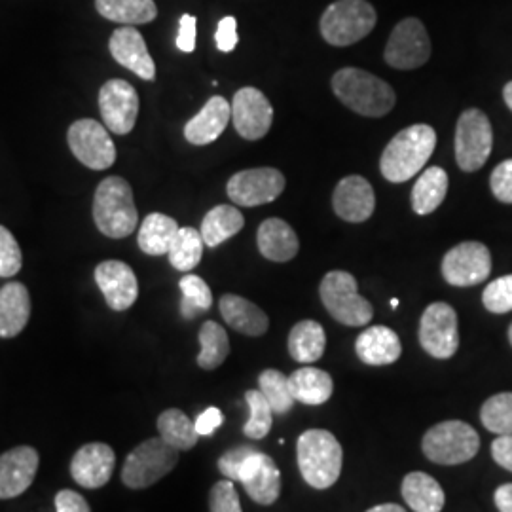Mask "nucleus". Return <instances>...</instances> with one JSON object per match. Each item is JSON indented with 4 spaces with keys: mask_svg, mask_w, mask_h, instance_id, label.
I'll return each instance as SVG.
<instances>
[{
    "mask_svg": "<svg viewBox=\"0 0 512 512\" xmlns=\"http://www.w3.org/2000/svg\"><path fill=\"white\" fill-rule=\"evenodd\" d=\"M437 147V131L416 124L399 131L385 147L380 171L389 183H406L418 175Z\"/></svg>",
    "mask_w": 512,
    "mask_h": 512,
    "instance_id": "obj_1",
    "label": "nucleus"
},
{
    "mask_svg": "<svg viewBox=\"0 0 512 512\" xmlns=\"http://www.w3.org/2000/svg\"><path fill=\"white\" fill-rule=\"evenodd\" d=\"M332 92L348 109L368 118H382L397 103V95L387 82L355 67L340 69L332 76Z\"/></svg>",
    "mask_w": 512,
    "mask_h": 512,
    "instance_id": "obj_2",
    "label": "nucleus"
},
{
    "mask_svg": "<svg viewBox=\"0 0 512 512\" xmlns=\"http://www.w3.org/2000/svg\"><path fill=\"white\" fill-rule=\"evenodd\" d=\"M296 458L300 475L315 490L334 486L342 473V444L325 429H310L302 433L296 444Z\"/></svg>",
    "mask_w": 512,
    "mask_h": 512,
    "instance_id": "obj_3",
    "label": "nucleus"
},
{
    "mask_svg": "<svg viewBox=\"0 0 512 512\" xmlns=\"http://www.w3.org/2000/svg\"><path fill=\"white\" fill-rule=\"evenodd\" d=\"M93 220L97 230L112 239L131 236L139 224L133 190L122 177H107L93 198Z\"/></svg>",
    "mask_w": 512,
    "mask_h": 512,
    "instance_id": "obj_4",
    "label": "nucleus"
},
{
    "mask_svg": "<svg viewBox=\"0 0 512 512\" xmlns=\"http://www.w3.org/2000/svg\"><path fill=\"white\" fill-rule=\"evenodd\" d=\"M376 10L366 0H336L319 21L321 35L330 46H351L368 37L376 27Z\"/></svg>",
    "mask_w": 512,
    "mask_h": 512,
    "instance_id": "obj_5",
    "label": "nucleus"
},
{
    "mask_svg": "<svg viewBox=\"0 0 512 512\" xmlns=\"http://www.w3.org/2000/svg\"><path fill=\"white\" fill-rule=\"evenodd\" d=\"M319 294L330 315L346 327H365L374 317L372 304L359 294L357 279L348 272L334 270L325 275Z\"/></svg>",
    "mask_w": 512,
    "mask_h": 512,
    "instance_id": "obj_6",
    "label": "nucleus"
},
{
    "mask_svg": "<svg viewBox=\"0 0 512 512\" xmlns=\"http://www.w3.org/2000/svg\"><path fill=\"white\" fill-rule=\"evenodd\" d=\"M421 448L425 458L433 463L461 465L478 454L480 437L465 421H442L425 433Z\"/></svg>",
    "mask_w": 512,
    "mask_h": 512,
    "instance_id": "obj_7",
    "label": "nucleus"
},
{
    "mask_svg": "<svg viewBox=\"0 0 512 512\" xmlns=\"http://www.w3.org/2000/svg\"><path fill=\"white\" fill-rule=\"evenodd\" d=\"M177 463L179 450L169 446L162 437H152L129 452L122 469V482L131 490H145L169 475Z\"/></svg>",
    "mask_w": 512,
    "mask_h": 512,
    "instance_id": "obj_8",
    "label": "nucleus"
},
{
    "mask_svg": "<svg viewBox=\"0 0 512 512\" xmlns=\"http://www.w3.org/2000/svg\"><path fill=\"white\" fill-rule=\"evenodd\" d=\"M494 147V133L488 116L478 109L465 110L456 128V160L465 173L478 171L488 162Z\"/></svg>",
    "mask_w": 512,
    "mask_h": 512,
    "instance_id": "obj_9",
    "label": "nucleus"
},
{
    "mask_svg": "<svg viewBox=\"0 0 512 512\" xmlns=\"http://www.w3.org/2000/svg\"><path fill=\"white\" fill-rule=\"evenodd\" d=\"M387 65L399 71L420 69L431 57V40L418 18H406L395 25L384 52Z\"/></svg>",
    "mask_w": 512,
    "mask_h": 512,
    "instance_id": "obj_10",
    "label": "nucleus"
},
{
    "mask_svg": "<svg viewBox=\"0 0 512 512\" xmlns=\"http://www.w3.org/2000/svg\"><path fill=\"white\" fill-rule=\"evenodd\" d=\"M67 141L74 158L93 171H105L116 162V147L109 129L97 120L82 118L74 122L67 133Z\"/></svg>",
    "mask_w": 512,
    "mask_h": 512,
    "instance_id": "obj_11",
    "label": "nucleus"
},
{
    "mask_svg": "<svg viewBox=\"0 0 512 512\" xmlns=\"http://www.w3.org/2000/svg\"><path fill=\"white\" fill-rule=\"evenodd\" d=\"M420 344L435 359H450L459 348L458 313L446 304L435 302L423 311Z\"/></svg>",
    "mask_w": 512,
    "mask_h": 512,
    "instance_id": "obj_12",
    "label": "nucleus"
},
{
    "mask_svg": "<svg viewBox=\"0 0 512 512\" xmlns=\"http://www.w3.org/2000/svg\"><path fill=\"white\" fill-rule=\"evenodd\" d=\"M492 272V255L480 241H465L450 249L442 260V275L454 287H473Z\"/></svg>",
    "mask_w": 512,
    "mask_h": 512,
    "instance_id": "obj_13",
    "label": "nucleus"
},
{
    "mask_svg": "<svg viewBox=\"0 0 512 512\" xmlns=\"http://www.w3.org/2000/svg\"><path fill=\"white\" fill-rule=\"evenodd\" d=\"M285 190V175L274 167H256L236 173L226 186L230 200L241 207L275 202Z\"/></svg>",
    "mask_w": 512,
    "mask_h": 512,
    "instance_id": "obj_14",
    "label": "nucleus"
},
{
    "mask_svg": "<svg viewBox=\"0 0 512 512\" xmlns=\"http://www.w3.org/2000/svg\"><path fill=\"white\" fill-rule=\"evenodd\" d=\"M99 109L105 128L116 135H128L139 116V95L129 82L114 78L99 90Z\"/></svg>",
    "mask_w": 512,
    "mask_h": 512,
    "instance_id": "obj_15",
    "label": "nucleus"
},
{
    "mask_svg": "<svg viewBox=\"0 0 512 512\" xmlns=\"http://www.w3.org/2000/svg\"><path fill=\"white\" fill-rule=\"evenodd\" d=\"M232 122L243 139L258 141L272 129L274 109L264 93L247 86L234 95Z\"/></svg>",
    "mask_w": 512,
    "mask_h": 512,
    "instance_id": "obj_16",
    "label": "nucleus"
},
{
    "mask_svg": "<svg viewBox=\"0 0 512 512\" xmlns=\"http://www.w3.org/2000/svg\"><path fill=\"white\" fill-rule=\"evenodd\" d=\"M95 283L105 296L110 310L126 311L139 296L137 275L126 262L105 260L95 268Z\"/></svg>",
    "mask_w": 512,
    "mask_h": 512,
    "instance_id": "obj_17",
    "label": "nucleus"
},
{
    "mask_svg": "<svg viewBox=\"0 0 512 512\" xmlns=\"http://www.w3.org/2000/svg\"><path fill=\"white\" fill-rule=\"evenodd\" d=\"M238 482L243 484L247 495L258 505H274L281 494V473L274 459L256 450L239 471Z\"/></svg>",
    "mask_w": 512,
    "mask_h": 512,
    "instance_id": "obj_18",
    "label": "nucleus"
},
{
    "mask_svg": "<svg viewBox=\"0 0 512 512\" xmlns=\"http://www.w3.org/2000/svg\"><path fill=\"white\" fill-rule=\"evenodd\" d=\"M116 465V454L109 444L90 442L84 444L71 461V476L82 488L97 490L109 484Z\"/></svg>",
    "mask_w": 512,
    "mask_h": 512,
    "instance_id": "obj_19",
    "label": "nucleus"
},
{
    "mask_svg": "<svg viewBox=\"0 0 512 512\" xmlns=\"http://www.w3.org/2000/svg\"><path fill=\"white\" fill-rule=\"evenodd\" d=\"M38 452L31 446H18L0 456V499L25 494L37 476Z\"/></svg>",
    "mask_w": 512,
    "mask_h": 512,
    "instance_id": "obj_20",
    "label": "nucleus"
},
{
    "mask_svg": "<svg viewBox=\"0 0 512 512\" xmlns=\"http://www.w3.org/2000/svg\"><path fill=\"white\" fill-rule=\"evenodd\" d=\"M110 54L124 69L152 82L156 78L154 59L148 54L147 42L135 27H118L109 40Z\"/></svg>",
    "mask_w": 512,
    "mask_h": 512,
    "instance_id": "obj_21",
    "label": "nucleus"
},
{
    "mask_svg": "<svg viewBox=\"0 0 512 512\" xmlns=\"http://www.w3.org/2000/svg\"><path fill=\"white\" fill-rule=\"evenodd\" d=\"M332 207L336 215L346 222H365L376 209L372 184L361 175H349L342 179L332 194Z\"/></svg>",
    "mask_w": 512,
    "mask_h": 512,
    "instance_id": "obj_22",
    "label": "nucleus"
},
{
    "mask_svg": "<svg viewBox=\"0 0 512 512\" xmlns=\"http://www.w3.org/2000/svg\"><path fill=\"white\" fill-rule=\"evenodd\" d=\"M230 118H232V105L224 97L215 95L184 126V139L196 147L211 145L224 133Z\"/></svg>",
    "mask_w": 512,
    "mask_h": 512,
    "instance_id": "obj_23",
    "label": "nucleus"
},
{
    "mask_svg": "<svg viewBox=\"0 0 512 512\" xmlns=\"http://www.w3.org/2000/svg\"><path fill=\"white\" fill-rule=\"evenodd\" d=\"M355 351L365 365L385 366L399 361L403 346L395 330L378 325V327L363 330L359 334L355 342Z\"/></svg>",
    "mask_w": 512,
    "mask_h": 512,
    "instance_id": "obj_24",
    "label": "nucleus"
},
{
    "mask_svg": "<svg viewBox=\"0 0 512 512\" xmlns=\"http://www.w3.org/2000/svg\"><path fill=\"white\" fill-rule=\"evenodd\" d=\"M31 317V296L23 283L12 281L0 289V338H16Z\"/></svg>",
    "mask_w": 512,
    "mask_h": 512,
    "instance_id": "obj_25",
    "label": "nucleus"
},
{
    "mask_svg": "<svg viewBox=\"0 0 512 512\" xmlns=\"http://www.w3.org/2000/svg\"><path fill=\"white\" fill-rule=\"evenodd\" d=\"M219 308L226 325L245 336H262L270 329L268 315L243 296L224 294L220 298Z\"/></svg>",
    "mask_w": 512,
    "mask_h": 512,
    "instance_id": "obj_26",
    "label": "nucleus"
},
{
    "mask_svg": "<svg viewBox=\"0 0 512 512\" xmlns=\"http://www.w3.org/2000/svg\"><path fill=\"white\" fill-rule=\"evenodd\" d=\"M256 245L260 255L272 262H289L300 251L298 236L285 220H264L256 234Z\"/></svg>",
    "mask_w": 512,
    "mask_h": 512,
    "instance_id": "obj_27",
    "label": "nucleus"
},
{
    "mask_svg": "<svg viewBox=\"0 0 512 512\" xmlns=\"http://www.w3.org/2000/svg\"><path fill=\"white\" fill-rule=\"evenodd\" d=\"M289 385H291L294 401L308 404V406L327 403L334 391V382L329 372L313 366L294 370L289 376Z\"/></svg>",
    "mask_w": 512,
    "mask_h": 512,
    "instance_id": "obj_28",
    "label": "nucleus"
},
{
    "mask_svg": "<svg viewBox=\"0 0 512 512\" xmlns=\"http://www.w3.org/2000/svg\"><path fill=\"white\" fill-rule=\"evenodd\" d=\"M401 492L406 505L414 512H440L446 503L439 482L421 471L404 476Z\"/></svg>",
    "mask_w": 512,
    "mask_h": 512,
    "instance_id": "obj_29",
    "label": "nucleus"
},
{
    "mask_svg": "<svg viewBox=\"0 0 512 512\" xmlns=\"http://www.w3.org/2000/svg\"><path fill=\"white\" fill-rule=\"evenodd\" d=\"M327 348L325 329L317 321H300L289 334V353L294 361L311 365L319 361Z\"/></svg>",
    "mask_w": 512,
    "mask_h": 512,
    "instance_id": "obj_30",
    "label": "nucleus"
},
{
    "mask_svg": "<svg viewBox=\"0 0 512 512\" xmlns=\"http://www.w3.org/2000/svg\"><path fill=\"white\" fill-rule=\"evenodd\" d=\"M448 194V175L442 167H427L412 188V209L418 215H431Z\"/></svg>",
    "mask_w": 512,
    "mask_h": 512,
    "instance_id": "obj_31",
    "label": "nucleus"
},
{
    "mask_svg": "<svg viewBox=\"0 0 512 512\" xmlns=\"http://www.w3.org/2000/svg\"><path fill=\"white\" fill-rule=\"evenodd\" d=\"M245 226V219L238 207L234 205H217L213 207L202 220L203 243L211 249L219 247L220 243L234 238Z\"/></svg>",
    "mask_w": 512,
    "mask_h": 512,
    "instance_id": "obj_32",
    "label": "nucleus"
},
{
    "mask_svg": "<svg viewBox=\"0 0 512 512\" xmlns=\"http://www.w3.org/2000/svg\"><path fill=\"white\" fill-rule=\"evenodd\" d=\"M179 230L181 228H179L177 220L167 217L164 213H150L139 228L137 243H139L141 251L147 255H167Z\"/></svg>",
    "mask_w": 512,
    "mask_h": 512,
    "instance_id": "obj_33",
    "label": "nucleus"
},
{
    "mask_svg": "<svg viewBox=\"0 0 512 512\" xmlns=\"http://www.w3.org/2000/svg\"><path fill=\"white\" fill-rule=\"evenodd\" d=\"M97 12L109 21L122 25H145L158 16L154 0H95Z\"/></svg>",
    "mask_w": 512,
    "mask_h": 512,
    "instance_id": "obj_34",
    "label": "nucleus"
},
{
    "mask_svg": "<svg viewBox=\"0 0 512 512\" xmlns=\"http://www.w3.org/2000/svg\"><path fill=\"white\" fill-rule=\"evenodd\" d=\"M158 433L169 446H173L179 452L192 450L200 439V435L196 431V423L179 408H169L160 414Z\"/></svg>",
    "mask_w": 512,
    "mask_h": 512,
    "instance_id": "obj_35",
    "label": "nucleus"
},
{
    "mask_svg": "<svg viewBox=\"0 0 512 512\" xmlns=\"http://www.w3.org/2000/svg\"><path fill=\"white\" fill-rule=\"evenodd\" d=\"M203 245L205 243H203L202 234L196 228H190V226L181 228L167 253L171 266L179 272L194 270L202 262Z\"/></svg>",
    "mask_w": 512,
    "mask_h": 512,
    "instance_id": "obj_36",
    "label": "nucleus"
},
{
    "mask_svg": "<svg viewBox=\"0 0 512 512\" xmlns=\"http://www.w3.org/2000/svg\"><path fill=\"white\" fill-rule=\"evenodd\" d=\"M200 346L202 351L198 355V365L203 370L219 368L226 357L230 355V340L224 327L215 321H205L200 329Z\"/></svg>",
    "mask_w": 512,
    "mask_h": 512,
    "instance_id": "obj_37",
    "label": "nucleus"
},
{
    "mask_svg": "<svg viewBox=\"0 0 512 512\" xmlns=\"http://www.w3.org/2000/svg\"><path fill=\"white\" fill-rule=\"evenodd\" d=\"M258 391L264 395V399L270 403L274 414L285 416L293 410L294 397L291 393V385H289V376H285L283 372L268 368L264 372H260L258 376Z\"/></svg>",
    "mask_w": 512,
    "mask_h": 512,
    "instance_id": "obj_38",
    "label": "nucleus"
},
{
    "mask_svg": "<svg viewBox=\"0 0 512 512\" xmlns=\"http://www.w3.org/2000/svg\"><path fill=\"white\" fill-rule=\"evenodd\" d=\"M183 300H181V315L184 319L192 321L198 315H202L205 311L211 310L213 306V294L209 285L203 281L200 275H184L179 281Z\"/></svg>",
    "mask_w": 512,
    "mask_h": 512,
    "instance_id": "obj_39",
    "label": "nucleus"
},
{
    "mask_svg": "<svg viewBox=\"0 0 512 512\" xmlns=\"http://www.w3.org/2000/svg\"><path fill=\"white\" fill-rule=\"evenodd\" d=\"M245 403L249 406V420L243 425V433L249 439L262 440L268 437L274 421V410L264 395L256 389L245 393Z\"/></svg>",
    "mask_w": 512,
    "mask_h": 512,
    "instance_id": "obj_40",
    "label": "nucleus"
},
{
    "mask_svg": "<svg viewBox=\"0 0 512 512\" xmlns=\"http://www.w3.org/2000/svg\"><path fill=\"white\" fill-rule=\"evenodd\" d=\"M482 425L495 435H512V393H499L480 410Z\"/></svg>",
    "mask_w": 512,
    "mask_h": 512,
    "instance_id": "obj_41",
    "label": "nucleus"
},
{
    "mask_svg": "<svg viewBox=\"0 0 512 512\" xmlns=\"http://www.w3.org/2000/svg\"><path fill=\"white\" fill-rule=\"evenodd\" d=\"M484 308L492 313L512 311V274L503 275L492 281L482 294Z\"/></svg>",
    "mask_w": 512,
    "mask_h": 512,
    "instance_id": "obj_42",
    "label": "nucleus"
},
{
    "mask_svg": "<svg viewBox=\"0 0 512 512\" xmlns=\"http://www.w3.org/2000/svg\"><path fill=\"white\" fill-rule=\"evenodd\" d=\"M23 266V255L19 249L18 239L14 238V234L0 226V277L8 279L19 274Z\"/></svg>",
    "mask_w": 512,
    "mask_h": 512,
    "instance_id": "obj_43",
    "label": "nucleus"
},
{
    "mask_svg": "<svg viewBox=\"0 0 512 512\" xmlns=\"http://www.w3.org/2000/svg\"><path fill=\"white\" fill-rule=\"evenodd\" d=\"M209 511L211 512H241L239 495L232 480H220L209 494Z\"/></svg>",
    "mask_w": 512,
    "mask_h": 512,
    "instance_id": "obj_44",
    "label": "nucleus"
},
{
    "mask_svg": "<svg viewBox=\"0 0 512 512\" xmlns=\"http://www.w3.org/2000/svg\"><path fill=\"white\" fill-rule=\"evenodd\" d=\"M256 450H258V448H255V446L241 444V446H236V448L224 452L219 458V463H217L222 476L228 478V480H232V482H238L239 471H241L243 463L247 461V458H249L251 454H255Z\"/></svg>",
    "mask_w": 512,
    "mask_h": 512,
    "instance_id": "obj_45",
    "label": "nucleus"
},
{
    "mask_svg": "<svg viewBox=\"0 0 512 512\" xmlns=\"http://www.w3.org/2000/svg\"><path fill=\"white\" fill-rule=\"evenodd\" d=\"M490 186L499 202L512 203V160H505L495 167Z\"/></svg>",
    "mask_w": 512,
    "mask_h": 512,
    "instance_id": "obj_46",
    "label": "nucleus"
},
{
    "mask_svg": "<svg viewBox=\"0 0 512 512\" xmlns=\"http://www.w3.org/2000/svg\"><path fill=\"white\" fill-rule=\"evenodd\" d=\"M215 40H217V48H219L220 52H224V54H230V52L236 50L239 40L238 21H236V18L228 16V18L220 19Z\"/></svg>",
    "mask_w": 512,
    "mask_h": 512,
    "instance_id": "obj_47",
    "label": "nucleus"
},
{
    "mask_svg": "<svg viewBox=\"0 0 512 512\" xmlns=\"http://www.w3.org/2000/svg\"><path fill=\"white\" fill-rule=\"evenodd\" d=\"M196 27H198V19L190 14H184L179 23V35H177V48L184 54H192L196 50Z\"/></svg>",
    "mask_w": 512,
    "mask_h": 512,
    "instance_id": "obj_48",
    "label": "nucleus"
},
{
    "mask_svg": "<svg viewBox=\"0 0 512 512\" xmlns=\"http://www.w3.org/2000/svg\"><path fill=\"white\" fill-rule=\"evenodd\" d=\"M55 512H92L88 501L73 490H61L55 495Z\"/></svg>",
    "mask_w": 512,
    "mask_h": 512,
    "instance_id": "obj_49",
    "label": "nucleus"
},
{
    "mask_svg": "<svg viewBox=\"0 0 512 512\" xmlns=\"http://www.w3.org/2000/svg\"><path fill=\"white\" fill-rule=\"evenodd\" d=\"M222 421H224V418H222V412H220L219 408L209 406L205 412L198 416V420L194 421V423H196V431H198L200 437H209V435H213L219 429Z\"/></svg>",
    "mask_w": 512,
    "mask_h": 512,
    "instance_id": "obj_50",
    "label": "nucleus"
},
{
    "mask_svg": "<svg viewBox=\"0 0 512 512\" xmlns=\"http://www.w3.org/2000/svg\"><path fill=\"white\" fill-rule=\"evenodd\" d=\"M495 463L512 473V435H499L492 444Z\"/></svg>",
    "mask_w": 512,
    "mask_h": 512,
    "instance_id": "obj_51",
    "label": "nucleus"
},
{
    "mask_svg": "<svg viewBox=\"0 0 512 512\" xmlns=\"http://www.w3.org/2000/svg\"><path fill=\"white\" fill-rule=\"evenodd\" d=\"M495 507L499 512H512V484H503L495 490Z\"/></svg>",
    "mask_w": 512,
    "mask_h": 512,
    "instance_id": "obj_52",
    "label": "nucleus"
},
{
    "mask_svg": "<svg viewBox=\"0 0 512 512\" xmlns=\"http://www.w3.org/2000/svg\"><path fill=\"white\" fill-rule=\"evenodd\" d=\"M366 512H406L401 505H395V503H385V505H378V507H372Z\"/></svg>",
    "mask_w": 512,
    "mask_h": 512,
    "instance_id": "obj_53",
    "label": "nucleus"
},
{
    "mask_svg": "<svg viewBox=\"0 0 512 512\" xmlns=\"http://www.w3.org/2000/svg\"><path fill=\"white\" fill-rule=\"evenodd\" d=\"M503 99H505L507 107L512 110V82H509V84L505 86V90H503Z\"/></svg>",
    "mask_w": 512,
    "mask_h": 512,
    "instance_id": "obj_54",
    "label": "nucleus"
},
{
    "mask_svg": "<svg viewBox=\"0 0 512 512\" xmlns=\"http://www.w3.org/2000/svg\"><path fill=\"white\" fill-rule=\"evenodd\" d=\"M397 306H399V300L393 298V300H391V308H397Z\"/></svg>",
    "mask_w": 512,
    "mask_h": 512,
    "instance_id": "obj_55",
    "label": "nucleus"
},
{
    "mask_svg": "<svg viewBox=\"0 0 512 512\" xmlns=\"http://www.w3.org/2000/svg\"><path fill=\"white\" fill-rule=\"evenodd\" d=\"M509 340H511V346H512V325H511V329H509Z\"/></svg>",
    "mask_w": 512,
    "mask_h": 512,
    "instance_id": "obj_56",
    "label": "nucleus"
}]
</instances>
